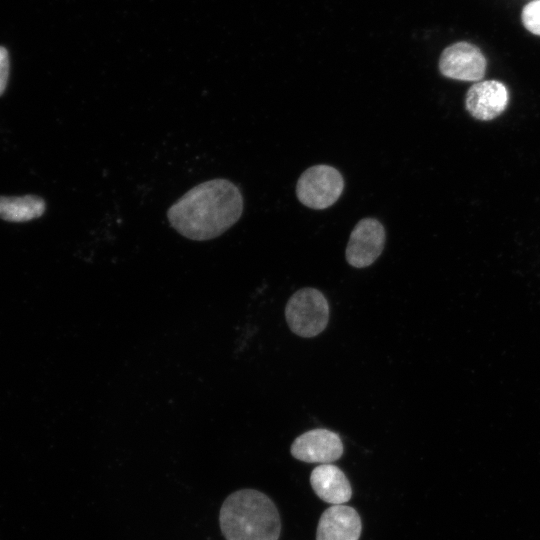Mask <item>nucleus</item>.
<instances>
[{"instance_id":"9","label":"nucleus","mask_w":540,"mask_h":540,"mask_svg":"<svg viewBox=\"0 0 540 540\" xmlns=\"http://www.w3.org/2000/svg\"><path fill=\"white\" fill-rule=\"evenodd\" d=\"M361 531V518L354 508L332 505L319 519L316 540H359Z\"/></svg>"},{"instance_id":"7","label":"nucleus","mask_w":540,"mask_h":540,"mask_svg":"<svg viewBox=\"0 0 540 540\" xmlns=\"http://www.w3.org/2000/svg\"><path fill=\"white\" fill-rule=\"evenodd\" d=\"M291 454L303 462L329 464L342 456L343 444L337 433L317 428L298 436L291 445Z\"/></svg>"},{"instance_id":"6","label":"nucleus","mask_w":540,"mask_h":540,"mask_svg":"<svg viewBox=\"0 0 540 540\" xmlns=\"http://www.w3.org/2000/svg\"><path fill=\"white\" fill-rule=\"evenodd\" d=\"M486 59L481 50L468 42L448 46L439 59V70L445 77L461 81L480 80L486 71Z\"/></svg>"},{"instance_id":"12","label":"nucleus","mask_w":540,"mask_h":540,"mask_svg":"<svg viewBox=\"0 0 540 540\" xmlns=\"http://www.w3.org/2000/svg\"><path fill=\"white\" fill-rule=\"evenodd\" d=\"M521 19L528 31L540 36V0L532 1L525 6Z\"/></svg>"},{"instance_id":"4","label":"nucleus","mask_w":540,"mask_h":540,"mask_svg":"<svg viewBox=\"0 0 540 540\" xmlns=\"http://www.w3.org/2000/svg\"><path fill=\"white\" fill-rule=\"evenodd\" d=\"M344 181L340 172L329 165H315L305 170L296 185L299 201L312 209H325L340 197Z\"/></svg>"},{"instance_id":"8","label":"nucleus","mask_w":540,"mask_h":540,"mask_svg":"<svg viewBox=\"0 0 540 540\" xmlns=\"http://www.w3.org/2000/svg\"><path fill=\"white\" fill-rule=\"evenodd\" d=\"M508 90L496 80H487L472 85L465 97V106L472 117L488 121L499 116L508 105Z\"/></svg>"},{"instance_id":"3","label":"nucleus","mask_w":540,"mask_h":540,"mask_svg":"<svg viewBox=\"0 0 540 540\" xmlns=\"http://www.w3.org/2000/svg\"><path fill=\"white\" fill-rule=\"evenodd\" d=\"M285 318L294 334L305 338L314 337L328 324L329 305L319 290L303 288L288 300Z\"/></svg>"},{"instance_id":"11","label":"nucleus","mask_w":540,"mask_h":540,"mask_svg":"<svg viewBox=\"0 0 540 540\" xmlns=\"http://www.w3.org/2000/svg\"><path fill=\"white\" fill-rule=\"evenodd\" d=\"M45 211V202L35 195L20 197L0 196V218L9 222H26L38 218Z\"/></svg>"},{"instance_id":"10","label":"nucleus","mask_w":540,"mask_h":540,"mask_svg":"<svg viewBox=\"0 0 540 540\" xmlns=\"http://www.w3.org/2000/svg\"><path fill=\"white\" fill-rule=\"evenodd\" d=\"M310 483L316 495L332 505H343L352 496V488L346 475L331 463L314 468L310 475Z\"/></svg>"},{"instance_id":"5","label":"nucleus","mask_w":540,"mask_h":540,"mask_svg":"<svg viewBox=\"0 0 540 540\" xmlns=\"http://www.w3.org/2000/svg\"><path fill=\"white\" fill-rule=\"evenodd\" d=\"M386 234L383 225L374 218L360 220L350 234L346 247V260L355 268H364L380 256Z\"/></svg>"},{"instance_id":"13","label":"nucleus","mask_w":540,"mask_h":540,"mask_svg":"<svg viewBox=\"0 0 540 540\" xmlns=\"http://www.w3.org/2000/svg\"><path fill=\"white\" fill-rule=\"evenodd\" d=\"M9 54L6 48L0 46V96L4 93L9 78Z\"/></svg>"},{"instance_id":"1","label":"nucleus","mask_w":540,"mask_h":540,"mask_svg":"<svg viewBox=\"0 0 540 540\" xmlns=\"http://www.w3.org/2000/svg\"><path fill=\"white\" fill-rule=\"evenodd\" d=\"M242 212L239 188L227 179H213L186 192L168 209L167 218L182 236L205 241L223 234Z\"/></svg>"},{"instance_id":"2","label":"nucleus","mask_w":540,"mask_h":540,"mask_svg":"<svg viewBox=\"0 0 540 540\" xmlns=\"http://www.w3.org/2000/svg\"><path fill=\"white\" fill-rule=\"evenodd\" d=\"M219 523L226 540H278L281 531L275 504L254 489L230 494L220 508Z\"/></svg>"}]
</instances>
